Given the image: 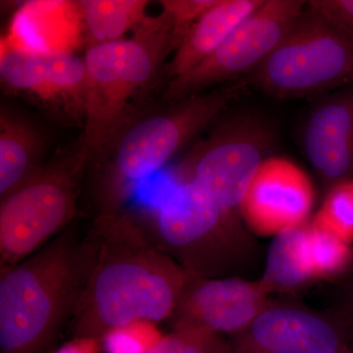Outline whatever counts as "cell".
Masks as SVG:
<instances>
[{"label": "cell", "instance_id": "obj_1", "mask_svg": "<svg viewBox=\"0 0 353 353\" xmlns=\"http://www.w3.org/2000/svg\"><path fill=\"white\" fill-rule=\"evenodd\" d=\"M87 230L92 256L69 324L73 336L171 320L190 274L155 246L141 221L124 210L94 218Z\"/></svg>", "mask_w": 353, "mask_h": 353}, {"label": "cell", "instance_id": "obj_2", "mask_svg": "<svg viewBox=\"0 0 353 353\" xmlns=\"http://www.w3.org/2000/svg\"><path fill=\"white\" fill-rule=\"evenodd\" d=\"M234 92L236 88H219L168 102L167 108L132 109L88 159L82 192L92 220L124 211L139 183L217 119Z\"/></svg>", "mask_w": 353, "mask_h": 353}, {"label": "cell", "instance_id": "obj_3", "mask_svg": "<svg viewBox=\"0 0 353 353\" xmlns=\"http://www.w3.org/2000/svg\"><path fill=\"white\" fill-rule=\"evenodd\" d=\"M92 256L88 230L71 225L0 272V353H46L70 324Z\"/></svg>", "mask_w": 353, "mask_h": 353}, {"label": "cell", "instance_id": "obj_4", "mask_svg": "<svg viewBox=\"0 0 353 353\" xmlns=\"http://www.w3.org/2000/svg\"><path fill=\"white\" fill-rule=\"evenodd\" d=\"M176 48L173 27L162 12L146 18L130 39L88 46L85 130L78 141L90 158L132 110L130 99L152 82Z\"/></svg>", "mask_w": 353, "mask_h": 353}, {"label": "cell", "instance_id": "obj_5", "mask_svg": "<svg viewBox=\"0 0 353 353\" xmlns=\"http://www.w3.org/2000/svg\"><path fill=\"white\" fill-rule=\"evenodd\" d=\"M88 158L77 141L0 199V272L39 252L73 225Z\"/></svg>", "mask_w": 353, "mask_h": 353}, {"label": "cell", "instance_id": "obj_6", "mask_svg": "<svg viewBox=\"0 0 353 353\" xmlns=\"http://www.w3.org/2000/svg\"><path fill=\"white\" fill-rule=\"evenodd\" d=\"M238 215L192 182H179L158 204L145 233L161 252L201 278H219L238 232Z\"/></svg>", "mask_w": 353, "mask_h": 353}, {"label": "cell", "instance_id": "obj_7", "mask_svg": "<svg viewBox=\"0 0 353 353\" xmlns=\"http://www.w3.org/2000/svg\"><path fill=\"white\" fill-rule=\"evenodd\" d=\"M250 75L263 92L281 99L341 87L353 83V44L306 9Z\"/></svg>", "mask_w": 353, "mask_h": 353}, {"label": "cell", "instance_id": "obj_8", "mask_svg": "<svg viewBox=\"0 0 353 353\" xmlns=\"http://www.w3.org/2000/svg\"><path fill=\"white\" fill-rule=\"evenodd\" d=\"M273 141L272 128L257 116H234L192 148L178 168V181L196 183L220 208L240 216L246 192Z\"/></svg>", "mask_w": 353, "mask_h": 353}, {"label": "cell", "instance_id": "obj_9", "mask_svg": "<svg viewBox=\"0 0 353 353\" xmlns=\"http://www.w3.org/2000/svg\"><path fill=\"white\" fill-rule=\"evenodd\" d=\"M305 6L301 0H264L208 59L170 81L164 101H180L236 77L250 75L283 41Z\"/></svg>", "mask_w": 353, "mask_h": 353}, {"label": "cell", "instance_id": "obj_10", "mask_svg": "<svg viewBox=\"0 0 353 353\" xmlns=\"http://www.w3.org/2000/svg\"><path fill=\"white\" fill-rule=\"evenodd\" d=\"M315 190L308 174L296 162L269 157L255 174L240 208L248 229L260 236H276L308 222Z\"/></svg>", "mask_w": 353, "mask_h": 353}, {"label": "cell", "instance_id": "obj_11", "mask_svg": "<svg viewBox=\"0 0 353 353\" xmlns=\"http://www.w3.org/2000/svg\"><path fill=\"white\" fill-rule=\"evenodd\" d=\"M350 322L271 303L231 343V353H336L348 350Z\"/></svg>", "mask_w": 353, "mask_h": 353}, {"label": "cell", "instance_id": "obj_12", "mask_svg": "<svg viewBox=\"0 0 353 353\" xmlns=\"http://www.w3.org/2000/svg\"><path fill=\"white\" fill-rule=\"evenodd\" d=\"M268 296L260 281L190 274L171 321L236 336L270 305Z\"/></svg>", "mask_w": 353, "mask_h": 353}, {"label": "cell", "instance_id": "obj_13", "mask_svg": "<svg viewBox=\"0 0 353 353\" xmlns=\"http://www.w3.org/2000/svg\"><path fill=\"white\" fill-rule=\"evenodd\" d=\"M304 155L327 187L353 179V90L320 102L304 125Z\"/></svg>", "mask_w": 353, "mask_h": 353}, {"label": "cell", "instance_id": "obj_14", "mask_svg": "<svg viewBox=\"0 0 353 353\" xmlns=\"http://www.w3.org/2000/svg\"><path fill=\"white\" fill-rule=\"evenodd\" d=\"M83 31L79 1L41 0L19 7L2 38L24 50L50 55L74 53Z\"/></svg>", "mask_w": 353, "mask_h": 353}, {"label": "cell", "instance_id": "obj_15", "mask_svg": "<svg viewBox=\"0 0 353 353\" xmlns=\"http://www.w3.org/2000/svg\"><path fill=\"white\" fill-rule=\"evenodd\" d=\"M264 0H218L190 27L162 74L170 81L208 59L232 32Z\"/></svg>", "mask_w": 353, "mask_h": 353}, {"label": "cell", "instance_id": "obj_16", "mask_svg": "<svg viewBox=\"0 0 353 353\" xmlns=\"http://www.w3.org/2000/svg\"><path fill=\"white\" fill-rule=\"evenodd\" d=\"M43 139L31 123L6 109L0 114V199L20 187L43 165Z\"/></svg>", "mask_w": 353, "mask_h": 353}, {"label": "cell", "instance_id": "obj_17", "mask_svg": "<svg viewBox=\"0 0 353 353\" xmlns=\"http://www.w3.org/2000/svg\"><path fill=\"white\" fill-rule=\"evenodd\" d=\"M308 222L274 236L260 280L268 294L299 289L315 280L307 245Z\"/></svg>", "mask_w": 353, "mask_h": 353}, {"label": "cell", "instance_id": "obj_18", "mask_svg": "<svg viewBox=\"0 0 353 353\" xmlns=\"http://www.w3.org/2000/svg\"><path fill=\"white\" fill-rule=\"evenodd\" d=\"M146 0H81L83 27L90 43L120 41L148 17Z\"/></svg>", "mask_w": 353, "mask_h": 353}, {"label": "cell", "instance_id": "obj_19", "mask_svg": "<svg viewBox=\"0 0 353 353\" xmlns=\"http://www.w3.org/2000/svg\"><path fill=\"white\" fill-rule=\"evenodd\" d=\"M48 76V57L0 41V78L6 87L39 95Z\"/></svg>", "mask_w": 353, "mask_h": 353}, {"label": "cell", "instance_id": "obj_20", "mask_svg": "<svg viewBox=\"0 0 353 353\" xmlns=\"http://www.w3.org/2000/svg\"><path fill=\"white\" fill-rule=\"evenodd\" d=\"M307 245L315 280L336 277L352 262V245L315 226L311 220L307 224Z\"/></svg>", "mask_w": 353, "mask_h": 353}, {"label": "cell", "instance_id": "obj_21", "mask_svg": "<svg viewBox=\"0 0 353 353\" xmlns=\"http://www.w3.org/2000/svg\"><path fill=\"white\" fill-rule=\"evenodd\" d=\"M311 222L341 240L353 243V179L329 188Z\"/></svg>", "mask_w": 353, "mask_h": 353}, {"label": "cell", "instance_id": "obj_22", "mask_svg": "<svg viewBox=\"0 0 353 353\" xmlns=\"http://www.w3.org/2000/svg\"><path fill=\"white\" fill-rule=\"evenodd\" d=\"M148 353H231V343L222 334L189 324H173Z\"/></svg>", "mask_w": 353, "mask_h": 353}, {"label": "cell", "instance_id": "obj_23", "mask_svg": "<svg viewBox=\"0 0 353 353\" xmlns=\"http://www.w3.org/2000/svg\"><path fill=\"white\" fill-rule=\"evenodd\" d=\"M165 334L158 324L136 321L109 330L102 336V350L105 353H148Z\"/></svg>", "mask_w": 353, "mask_h": 353}, {"label": "cell", "instance_id": "obj_24", "mask_svg": "<svg viewBox=\"0 0 353 353\" xmlns=\"http://www.w3.org/2000/svg\"><path fill=\"white\" fill-rule=\"evenodd\" d=\"M218 0H162V13L173 27L176 48L194 22Z\"/></svg>", "mask_w": 353, "mask_h": 353}, {"label": "cell", "instance_id": "obj_25", "mask_svg": "<svg viewBox=\"0 0 353 353\" xmlns=\"http://www.w3.org/2000/svg\"><path fill=\"white\" fill-rule=\"evenodd\" d=\"M306 7L353 44V0H311Z\"/></svg>", "mask_w": 353, "mask_h": 353}, {"label": "cell", "instance_id": "obj_26", "mask_svg": "<svg viewBox=\"0 0 353 353\" xmlns=\"http://www.w3.org/2000/svg\"><path fill=\"white\" fill-rule=\"evenodd\" d=\"M101 338L92 336H73L52 353H101Z\"/></svg>", "mask_w": 353, "mask_h": 353}, {"label": "cell", "instance_id": "obj_27", "mask_svg": "<svg viewBox=\"0 0 353 353\" xmlns=\"http://www.w3.org/2000/svg\"><path fill=\"white\" fill-rule=\"evenodd\" d=\"M348 311L347 312V319L348 322H353V288L350 290V296H348V303H347Z\"/></svg>", "mask_w": 353, "mask_h": 353}, {"label": "cell", "instance_id": "obj_28", "mask_svg": "<svg viewBox=\"0 0 353 353\" xmlns=\"http://www.w3.org/2000/svg\"><path fill=\"white\" fill-rule=\"evenodd\" d=\"M336 353H353V350H350V348H348V350H341V352Z\"/></svg>", "mask_w": 353, "mask_h": 353}]
</instances>
